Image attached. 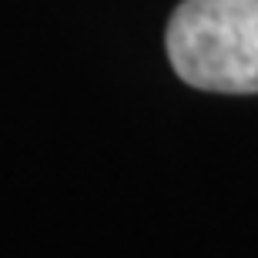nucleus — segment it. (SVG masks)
Returning a JSON list of instances; mask_svg holds the SVG:
<instances>
[{"mask_svg": "<svg viewBox=\"0 0 258 258\" xmlns=\"http://www.w3.org/2000/svg\"><path fill=\"white\" fill-rule=\"evenodd\" d=\"M164 44L184 84L258 94V0H181Z\"/></svg>", "mask_w": 258, "mask_h": 258, "instance_id": "obj_1", "label": "nucleus"}]
</instances>
